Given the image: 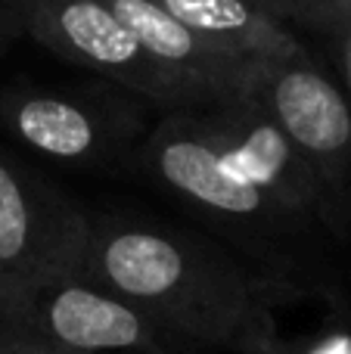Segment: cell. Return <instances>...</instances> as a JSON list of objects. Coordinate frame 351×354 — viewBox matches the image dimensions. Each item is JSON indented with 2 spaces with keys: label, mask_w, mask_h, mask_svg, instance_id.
Wrapping results in <instances>:
<instances>
[{
  "label": "cell",
  "mask_w": 351,
  "mask_h": 354,
  "mask_svg": "<svg viewBox=\"0 0 351 354\" xmlns=\"http://www.w3.org/2000/svg\"><path fill=\"white\" fill-rule=\"evenodd\" d=\"M81 277L118 295L162 336L236 345L265 311L261 286L227 255L171 227L93 221Z\"/></svg>",
  "instance_id": "cell-1"
},
{
  "label": "cell",
  "mask_w": 351,
  "mask_h": 354,
  "mask_svg": "<svg viewBox=\"0 0 351 354\" xmlns=\"http://www.w3.org/2000/svg\"><path fill=\"white\" fill-rule=\"evenodd\" d=\"M0 16L62 59L99 72L131 93L178 112H209L221 100L153 56L103 0H0Z\"/></svg>",
  "instance_id": "cell-2"
},
{
  "label": "cell",
  "mask_w": 351,
  "mask_h": 354,
  "mask_svg": "<svg viewBox=\"0 0 351 354\" xmlns=\"http://www.w3.org/2000/svg\"><path fill=\"white\" fill-rule=\"evenodd\" d=\"M0 330L47 354L168 351L137 308L81 274L0 280Z\"/></svg>",
  "instance_id": "cell-3"
},
{
  "label": "cell",
  "mask_w": 351,
  "mask_h": 354,
  "mask_svg": "<svg viewBox=\"0 0 351 354\" xmlns=\"http://www.w3.org/2000/svg\"><path fill=\"white\" fill-rule=\"evenodd\" d=\"M249 97L311 162L333 205L351 189V103L305 50L267 56L255 66Z\"/></svg>",
  "instance_id": "cell-4"
},
{
  "label": "cell",
  "mask_w": 351,
  "mask_h": 354,
  "mask_svg": "<svg viewBox=\"0 0 351 354\" xmlns=\"http://www.w3.org/2000/svg\"><path fill=\"white\" fill-rule=\"evenodd\" d=\"M87 227L81 208L0 153V280L81 274Z\"/></svg>",
  "instance_id": "cell-5"
},
{
  "label": "cell",
  "mask_w": 351,
  "mask_h": 354,
  "mask_svg": "<svg viewBox=\"0 0 351 354\" xmlns=\"http://www.w3.org/2000/svg\"><path fill=\"white\" fill-rule=\"evenodd\" d=\"M190 115L199 134L218 149V156L236 174L265 189L292 218L302 214L327 218L336 212L333 196L323 187L321 174L249 97Z\"/></svg>",
  "instance_id": "cell-6"
},
{
  "label": "cell",
  "mask_w": 351,
  "mask_h": 354,
  "mask_svg": "<svg viewBox=\"0 0 351 354\" xmlns=\"http://www.w3.org/2000/svg\"><path fill=\"white\" fill-rule=\"evenodd\" d=\"M137 118L99 100L0 87V131L66 165H109L137 134Z\"/></svg>",
  "instance_id": "cell-7"
},
{
  "label": "cell",
  "mask_w": 351,
  "mask_h": 354,
  "mask_svg": "<svg viewBox=\"0 0 351 354\" xmlns=\"http://www.w3.org/2000/svg\"><path fill=\"white\" fill-rule=\"evenodd\" d=\"M140 165L153 180L168 187L174 196H184L202 212L224 221L246 224H280L292 218L261 187L236 174L218 149L199 134L190 112L165 118L146 137Z\"/></svg>",
  "instance_id": "cell-8"
},
{
  "label": "cell",
  "mask_w": 351,
  "mask_h": 354,
  "mask_svg": "<svg viewBox=\"0 0 351 354\" xmlns=\"http://www.w3.org/2000/svg\"><path fill=\"white\" fill-rule=\"evenodd\" d=\"M103 3L128 25L131 35L149 53L174 66L178 72L196 78L199 84H205L221 100V106L234 103L249 91L252 72L261 59L218 47L209 37L196 35L184 22H178L171 12H165L153 0H103Z\"/></svg>",
  "instance_id": "cell-9"
},
{
  "label": "cell",
  "mask_w": 351,
  "mask_h": 354,
  "mask_svg": "<svg viewBox=\"0 0 351 354\" xmlns=\"http://www.w3.org/2000/svg\"><path fill=\"white\" fill-rule=\"evenodd\" d=\"M178 22L243 56H283L302 50L286 19L261 0H153Z\"/></svg>",
  "instance_id": "cell-10"
},
{
  "label": "cell",
  "mask_w": 351,
  "mask_h": 354,
  "mask_svg": "<svg viewBox=\"0 0 351 354\" xmlns=\"http://www.w3.org/2000/svg\"><path fill=\"white\" fill-rule=\"evenodd\" d=\"M286 22H298L321 35H339L351 25V0H280Z\"/></svg>",
  "instance_id": "cell-11"
},
{
  "label": "cell",
  "mask_w": 351,
  "mask_h": 354,
  "mask_svg": "<svg viewBox=\"0 0 351 354\" xmlns=\"http://www.w3.org/2000/svg\"><path fill=\"white\" fill-rule=\"evenodd\" d=\"M240 348L246 351V354H290V351H286V345L280 342V339H274L271 324H267V314H265V311H261L258 320L249 326V333L243 336Z\"/></svg>",
  "instance_id": "cell-12"
},
{
  "label": "cell",
  "mask_w": 351,
  "mask_h": 354,
  "mask_svg": "<svg viewBox=\"0 0 351 354\" xmlns=\"http://www.w3.org/2000/svg\"><path fill=\"white\" fill-rule=\"evenodd\" d=\"M336 37V66H339V87L351 103V25L339 31Z\"/></svg>",
  "instance_id": "cell-13"
},
{
  "label": "cell",
  "mask_w": 351,
  "mask_h": 354,
  "mask_svg": "<svg viewBox=\"0 0 351 354\" xmlns=\"http://www.w3.org/2000/svg\"><path fill=\"white\" fill-rule=\"evenodd\" d=\"M0 354H47V351L35 348V345H25V342H19V339H12L10 333H3V330H0Z\"/></svg>",
  "instance_id": "cell-14"
},
{
  "label": "cell",
  "mask_w": 351,
  "mask_h": 354,
  "mask_svg": "<svg viewBox=\"0 0 351 354\" xmlns=\"http://www.w3.org/2000/svg\"><path fill=\"white\" fill-rule=\"evenodd\" d=\"M261 3H267V6H274V10L280 12V16H283V10H280V0H261ZM286 19V16H283Z\"/></svg>",
  "instance_id": "cell-15"
},
{
  "label": "cell",
  "mask_w": 351,
  "mask_h": 354,
  "mask_svg": "<svg viewBox=\"0 0 351 354\" xmlns=\"http://www.w3.org/2000/svg\"><path fill=\"white\" fill-rule=\"evenodd\" d=\"M143 354H168V351H143Z\"/></svg>",
  "instance_id": "cell-16"
}]
</instances>
